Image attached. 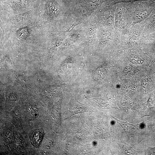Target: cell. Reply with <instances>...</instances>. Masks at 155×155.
Here are the masks:
<instances>
[{"label":"cell","instance_id":"1","mask_svg":"<svg viewBox=\"0 0 155 155\" xmlns=\"http://www.w3.org/2000/svg\"><path fill=\"white\" fill-rule=\"evenodd\" d=\"M44 135L42 129H35L31 132L30 137L32 144L35 147H38L42 142Z\"/></svg>","mask_w":155,"mask_h":155},{"label":"cell","instance_id":"2","mask_svg":"<svg viewBox=\"0 0 155 155\" xmlns=\"http://www.w3.org/2000/svg\"><path fill=\"white\" fill-rule=\"evenodd\" d=\"M128 135H135L140 130L138 125H133L129 123L127 121L123 122L114 118Z\"/></svg>","mask_w":155,"mask_h":155},{"label":"cell","instance_id":"3","mask_svg":"<svg viewBox=\"0 0 155 155\" xmlns=\"http://www.w3.org/2000/svg\"><path fill=\"white\" fill-rule=\"evenodd\" d=\"M28 34V30L26 28H23L19 30L17 32V35L20 39H24L26 38Z\"/></svg>","mask_w":155,"mask_h":155}]
</instances>
